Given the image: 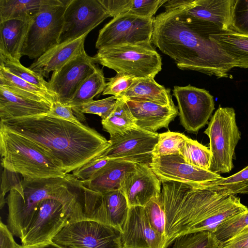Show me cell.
<instances>
[{
	"label": "cell",
	"instance_id": "1",
	"mask_svg": "<svg viewBox=\"0 0 248 248\" xmlns=\"http://www.w3.org/2000/svg\"><path fill=\"white\" fill-rule=\"evenodd\" d=\"M217 33L203 20L175 9L154 18L152 43L180 69L228 78L236 64L210 39V35Z\"/></svg>",
	"mask_w": 248,
	"mask_h": 248
},
{
	"label": "cell",
	"instance_id": "2",
	"mask_svg": "<svg viewBox=\"0 0 248 248\" xmlns=\"http://www.w3.org/2000/svg\"><path fill=\"white\" fill-rule=\"evenodd\" d=\"M0 123L46 151L66 174L99 157L111 144L93 128L46 115Z\"/></svg>",
	"mask_w": 248,
	"mask_h": 248
},
{
	"label": "cell",
	"instance_id": "3",
	"mask_svg": "<svg viewBox=\"0 0 248 248\" xmlns=\"http://www.w3.org/2000/svg\"><path fill=\"white\" fill-rule=\"evenodd\" d=\"M238 194H248V181L217 186L161 182L159 199L165 215L166 248L178 237L189 233L221 200Z\"/></svg>",
	"mask_w": 248,
	"mask_h": 248
},
{
	"label": "cell",
	"instance_id": "4",
	"mask_svg": "<svg viewBox=\"0 0 248 248\" xmlns=\"http://www.w3.org/2000/svg\"><path fill=\"white\" fill-rule=\"evenodd\" d=\"M22 196L16 190H12L6 198L8 207L7 226L13 235L20 239L43 201L58 200L70 213L78 198V188L70 174L64 178L31 180L22 178Z\"/></svg>",
	"mask_w": 248,
	"mask_h": 248
},
{
	"label": "cell",
	"instance_id": "5",
	"mask_svg": "<svg viewBox=\"0 0 248 248\" xmlns=\"http://www.w3.org/2000/svg\"><path fill=\"white\" fill-rule=\"evenodd\" d=\"M0 154L3 169L19 174L24 180L64 178L69 174L37 144L1 123Z\"/></svg>",
	"mask_w": 248,
	"mask_h": 248
},
{
	"label": "cell",
	"instance_id": "6",
	"mask_svg": "<svg viewBox=\"0 0 248 248\" xmlns=\"http://www.w3.org/2000/svg\"><path fill=\"white\" fill-rule=\"evenodd\" d=\"M78 198L70 213L72 222L91 220L123 231L126 222L129 205L121 190L101 194L80 185Z\"/></svg>",
	"mask_w": 248,
	"mask_h": 248
},
{
	"label": "cell",
	"instance_id": "7",
	"mask_svg": "<svg viewBox=\"0 0 248 248\" xmlns=\"http://www.w3.org/2000/svg\"><path fill=\"white\" fill-rule=\"evenodd\" d=\"M95 63L136 78H152L162 69L160 55L151 44L123 45L98 49Z\"/></svg>",
	"mask_w": 248,
	"mask_h": 248
},
{
	"label": "cell",
	"instance_id": "8",
	"mask_svg": "<svg viewBox=\"0 0 248 248\" xmlns=\"http://www.w3.org/2000/svg\"><path fill=\"white\" fill-rule=\"evenodd\" d=\"M209 139L211 153L209 170L216 173L230 172L233 168L235 148L241 139L232 108L219 107L204 131Z\"/></svg>",
	"mask_w": 248,
	"mask_h": 248
},
{
	"label": "cell",
	"instance_id": "9",
	"mask_svg": "<svg viewBox=\"0 0 248 248\" xmlns=\"http://www.w3.org/2000/svg\"><path fill=\"white\" fill-rule=\"evenodd\" d=\"M69 0H47L31 18L21 56L37 59L59 44Z\"/></svg>",
	"mask_w": 248,
	"mask_h": 248
},
{
	"label": "cell",
	"instance_id": "10",
	"mask_svg": "<svg viewBox=\"0 0 248 248\" xmlns=\"http://www.w3.org/2000/svg\"><path fill=\"white\" fill-rule=\"evenodd\" d=\"M52 241L61 248H123L121 232L91 220L69 222Z\"/></svg>",
	"mask_w": 248,
	"mask_h": 248
},
{
	"label": "cell",
	"instance_id": "11",
	"mask_svg": "<svg viewBox=\"0 0 248 248\" xmlns=\"http://www.w3.org/2000/svg\"><path fill=\"white\" fill-rule=\"evenodd\" d=\"M154 18L130 14L113 18L99 31L95 47L99 49L123 45L151 44Z\"/></svg>",
	"mask_w": 248,
	"mask_h": 248
},
{
	"label": "cell",
	"instance_id": "12",
	"mask_svg": "<svg viewBox=\"0 0 248 248\" xmlns=\"http://www.w3.org/2000/svg\"><path fill=\"white\" fill-rule=\"evenodd\" d=\"M69 222L70 211L61 202L53 199L44 200L24 230L21 245L33 246L50 242Z\"/></svg>",
	"mask_w": 248,
	"mask_h": 248
},
{
	"label": "cell",
	"instance_id": "13",
	"mask_svg": "<svg viewBox=\"0 0 248 248\" xmlns=\"http://www.w3.org/2000/svg\"><path fill=\"white\" fill-rule=\"evenodd\" d=\"M173 95L178 104L181 124L188 132L197 133L207 124L215 109L213 96L204 89L175 86Z\"/></svg>",
	"mask_w": 248,
	"mask_h": 248
},
{
	"label": "cell",
	"instance_id": "14",
	"mask_svg": "<svg viewBox=\"0 0 248 248\" xmlns=\"http://www.w3.org/2000/svg\"><path fill=\"white\" fill-rule=\"evenodd\" d=\"M158 138L157 133L139 127L132 129L123 135L110 137V145L100 156L150 166Z\"/></svg>",
	"mask_w": 248,
	"mask_h": 248
},
{
	"label": "cell",
	"instance_id": "15",
	"mask_svg": "<svg viewBox=\"0 0 248 248\" xmlns=\"http://www.w3.org/2000/svg\"><path fill=\"white\" fill-rule=\"evenodd\" d=\"M108 17V14L99 0H69L59 44L89 33Z\"/></svg>",
	"mask_w": 248,
	"mask_h": 248
},
{
	"label": "cell",
	"instance_id": "16",
	"mask_svg": "<svg viewBox=\"0 0 248 248\" xmlns=\"http://www.w3.org/2000/svg\"><path fill=\"white\" fill-rule=\"evenodd\" d=\"M235 0H167L165 11L179 9L209 24L220 33L232 31Z\"/></svg>",
	"mask_w": 248,
	"mask_h": 248
},
{
	"label": "cell",
	"instance_id": "17",
	"mask_svg": "<svg viewBox=\"0 0 248 248\" xmlns=\"http://www.w3.org/2000/svg\"><path fill=\"white\" fill-rule=\"evenodd\" d=\"M84 49L79 54L52 73L48 81L57 100L66 104L83 81L98 68Z\"/></svg>",
	"mask_w": 248,
	"mask_h": 248
},
{
	"label": "cell",
	"instance_id": "18",
	"mask_svg": "<svg viewBox=\"0 0 248 248\" xmlns=\"http://www.w3.org/2000/svg\"><path fill=\"white\" fill-rule=\"evenodd\" d=\"M150 166L161 182L201 183L223 178L189 164L179 154L153 158Z\"/></svg>",
	"mask_w": 248,
	"mask_h": 248
},
{
	"label": "cell",
	"instance_id": "19",
	"mask_svg": "<svg viewBox=\"0 0 248 248\" xmlns=\"http://www.w3.org/2000/svg\"><path fill=\"white\" fill-rule=\"evenodd\" d=\"M121 242L123 248H166L165 237L151 226L139 206H130Z\"/></svg>",
	"mask_w": 248,
	"mask_h": 248
},
{
	"label": "cell",
	"instance_id": "20",
	"mask_svg": "<svg viewBox=\"0 0 248 248\" xmlns=\"http://www.w3.org/2000/svg\"><path fill=\"white\" fill-rule=\"evenodd\" d=\"M120 190L129 206L144 207L152 199L160 197L161 182L150 166L137 163L136 169L122 182Z\"/></svg>",
	"mask_w": 248,
	"mask_h": 248
},
{
	"label": "cell",
	"instance_id": "21",
	"mask_svg": "<svg viewBox=\"0 0 248 248\" xmlns=\"http://www.w3.org/2000/svg\"><path fill=\"white\" fill-rule=\"evenodd\" d=\"M123 99L135 118L137 126L147 131L155 133L160 128H167L179 114L178 109L174 105L163 106L150 102Z\"/></svg>",
	"mask_w": 248,
	"mask_h": 248
},
{
	"label": "cell",
	"instance_id": "22",
	"mask_svg": "<svg viewBox=\"0 0 248 248\" xmlns=\"http://www.w3.org/2000/svg\"><path fill=\"white\" fill-rule=\"evenodd\" d=\"M52 105L23 97L0 85V121L46 115Z\"/></svg>",
	"mask_w": 248,
	"mask_h": 248
},
{
	"label": "cell",
	"instance_id": "23",
	"mask_svg": "<svg viewBox=\"0 0 248 248\" xmlns=\"http://www.w3.org/2000/svg\"><path fill=\"white\" fill-rule=\"evenodd\" d=\"M88 33L57 44L37 59L29 68L48 78L50 72L58 70L85 49L84 42Z\"/></svg>",
	"mask_w": 248,
	"mask_h": 248
},
{
	"label": "cell",
	"instance_id": "24",
	"mask_svg": "<svg viewBox=\"0 0 248 248\" xmlns=\"http://www.w3.org/2000/svg\"><path fill=\"white\" fill-rule=\"evenodd\" d=\"M137 163L118 159L109 161L91 178L77 180L78 184L88 189L103 194L112 190H120L126 176L136 169Z\"/></svg>",
	"mask_w": 248,
	"mask_h": 248
},
{
	"label": "cell",
	"instance_id": "25",
	"mask_svg": "<svg viewBox=\"0 0 248 248\" xmlns=\"http://www.w3.org/2000/svg\"><path fill=\"white\" fill-rule=\"evenodd\" d=\"M31 19H12L0 22V54L20 60Z\"/></svg>",
	"mask_w": 248,
	"mask_h": 248
},
{
	"label": "cell",
	"instance_id": "26",
	"mask_svg": "<svg viewBox=\"0 0 248 248\" xmlns=\"http://www.w3.org/2000/svg\"><path fill=\"white\" fill-rule=\"evenodd\" d=\"M119 97L163 106L173 105L170 90L152 78H135L130 87Z\"/></svg>",
	"mask_w": 248,
	"mask_h": 248
},
{
	"label": "cell",
	"instance_id": "27",
	"mask_svg": "<svg viewBox=\"0 0 248 248\" xmlns=\"http://www.w3.org/2000/svg\"><path fill=\"white\" fill-rule=\"evenodd\" d=\"M248 208L241 203L239 197L230 195L216 205L208 215L192 229L189 233L202 231L214 233L221 223Z\"/></svg>",
	"mask_w": 248,
	"mask_h": 248
},
{
	"label": "cell",
	"instance_id": "28",
	"mask_svg": "<svg viewBox=\"0 0 248 248\" xmlns=\"http://www.w3.org/2000/svg\"><path fill=\"white\" fill-rule=\"evenodd\" d=\"M109 17L130 14L152 18L160 7L167 0H99Z\"/></svg>",
	"mask_w": 248,
	"mask_h": 248
},
{
	"label": "cell",
	"instance_id": "29",
	"mask_svg": "<svg viewBox=\"0 0 248 248\" xmlns=\"http://www.w3.org/2000/svg\"><path fill=\"white\" fill-rule=\"evenodd\" d=\"M210 39L233 60L236 67L248 68V37L232 32L210 35Z\"/></svg>",
	"mask_w": 248,
	"mask_h": 248
},
{
	"label": "cell",
	"instance_id": "30",
	"mask_svg": "<svg viewBox=\"0 0 248 248\" xmlns=\"http://www.w3.org/2000/svg\"><path fill=\"white\" fill-rule=\"evenodd\" d=\"M0 85L23 97L47 102L51 105L57 101V98L48 92L15 76L0 65Z\"/></svg>",
	"mask_w": 248,
	"mask_h": 248
},
{
	"label": "cell",
	"instance_id": "31",
	"mask_svg": "<svg viewBox=\"0 0 248 248\" xmlns=\"http://www.w3.org/2000/svg\"><path fill=\"white\" fill-rule=\"evenodd\" d=\"M101 124L103 129L109 134L110 137L123 135L138 127L135 118L122 97L117 98L114 110L107 118L101 120Z\"/></svg>",
	"mask_w": 248,
	"mask_h": 248
},
{
	"label": "cell",
	"instance_id": "32",
	"mask_svg": "<svg viewBox=\"0 0 248 248\" xmlns=\"http://www.w3.org/2000/svg\"><path fill=\"white\" fill-rule=\"evenodd\" d=\"M106 83L103 70L98 68L83 81L66 105L76 111L80 106L92 101L96 95L102 93Z\"/></svg>",
	"mask_w": 248,
	"mask_h": 248
},
{
	"label": "cell",
	"instance_id": "33",
	"mask_svg": "<svg viewBox=\"0 0 248 248\" xmlns=\"http://www.w3.org/2000/svg\"><path fill=\"white\" fill-rule=\"evenodd\" d=\"M47 0H0V22L12 19H31Z\"/></svg>",
	"mask_w": 248,
	"mask_h": 248
},
{
	"label": "cell",
	"instance_id": "34",
	"mask_svg": "<svg viewBox=\"0 0 248 248\" xmlns=\"http://www.w3.org/2000/svg\"><path fill=\"white\" fill-rule=\"evenodd\" d=\"M0 65L15 76L48 92L57 99L56 95L51 91L48 82H46L39 74L23 66L20 60L0 54Z\"/></svg>",
	"mask_w": 248,
	"mask_h": 248
},
{
	"label": "cell",
	"instance_id": "35",
	"mask_svg": "<svg viewBox=\"0 0 248 248\" xmlns=\"http://www.w3.org/2000/svg\"><path fill=\"white\" fill-rule=\"evenodd\" d=\"M179 154L189 164L209 170L211 161L210 149L197 140L188 138L182 143Z\"/></svg>",
	"mask_w": 248,
	"mask_h": 248
},
{
	"label": "cell",
	"instance_id": "36",
	"mask_svg": "<svg viewBox=\"0 0 248 248\" xmlns=\"http://www.w3.org/2000/svg\"><path fill=\"white\" fill-rule=\"evenodd\" d=\"M172 248H220L214 233L202 231L181 235L175 239Z\"/></svg>",
	"mask_w": 248,
	"mask_h": 248
},
{
	"label": "cell",
	"instance_id": "37",
	"mask_svg": "<svg viewBox=\"0 0 248 248\" xmlns=\"http://www.w3.org/2000/svg\"><path fill=\"white\" fill-rule=\"evenodd\" d=\"M248 227V208L221 223L214 232L220 246Z\"/></svg>",
	"mask_w": 248,
	"mask_h": 248
},
{
	"label": "cell",
	"instance_id": "38",
	"mask_svg": "<svg viewBox=\"0 0 248 248\" xmlns=\"http://www.w3.org/2000/svg\"><path fill=\"white\" fill-rule=\"evenodd\" d=\"M188 138L179 132L168 131L159 134L152 153L153 158L179 154L182 143Z\"/></svg>",
	"mask_w": 248,
	"mask_h": 248
},
{
	"label": "cell",
	"instance_id": "39",
	"mask_svg": "<svg viewBox=\"0 0 248 248\" xmlns=\"http://www.w3.org/2000/svg\"><path fill=\"white\" fill-rule=\"evenodd\" d=\"M117 97L111 96L98 100H92L80 106L74 112L78 119H84L83 114H93L99 116L102 120L107 118L113 111L117 103Z\"/></svg>",
	"mask_w": 248,
	"mask_h": 248
},
{
	"label": "cell",
	"instance_id": "40",
	"mask_svg": "<svg viewBox=\"0 0 248 248\" xmlns=\"http://www.w3.org/2000/svg\"><path fill=\"white\" fill-rule=\"evenodd\" d=\"M143 208L151 226L165 237V215L159 197L152 199Z\"/></svg>",
	"mask_w": 248,
	"mask_h": 248
},
{
	"label": "cell",
	"instance_id": "41",
	"mask_svg": "<svg viewBox=\"0 0 248 248\" xmlns=\"http://www.w3.org/2000/svg\"><path fill=\"white\" fill-rule=\"evenodd\" d=\"M232 32L248 36V0H235Z\"/></svg>",
	"mask_w": 248,
	"mask_h": 248
},
{
	"label": "cell",
	"instance_id": "42",
	"mask_svg": "<svg viewBox=\"0 0 248 248\" xmlns=\"http://www.w3.org/2000/svg\"><path fill=\"white\" fill-rule=\"evenodd\" d=\"M135 78L125 73H117L115 76L108 79L102 94L118 98L130 87Z\"/></svg>",
	"mask_w": 248,
	"mask_h": 248
},
{
	"label": "cell",
	"instance_id": "43",
	"mask_svg": "<svg viewBox=\"0 0 248 248\" xmlns=\"http://www.w3.org/2000/svg\"><path fill=\"white\" fill-rule=\"evenodd\" d=\"M19 174L15 173L4 169L1 176V193L0 196V207L2 209L6 203L4 197L7 192L16 190L22 196L23 186L22 177Z\"/></svg>",
	"mask_w": 248,
	"mask_h": 248
},
{
	"label": "cell",
	"instance_id": "44",
	"mask_svg": "<svg viewBox=\"0 0 248 248\" xmlns=\"http://www.w3.org/2000/svg\"><path fill=\"white\" fill-rule=\"evenodd\" d=\"M110 159L99 156L73 171L71 175L77 180H87L105 166Z\"/></svg>",
	"mask_w": 248,
	"mask_h": 248
},
{
	"label": "cell",
	"instance_id": "45",
	"mask_svg": "<svg viewBox=\"0 0 248 248\" xmlns=\"http://www.w3.org/2000/svg\"><path fill=\"white\" fill-rule=\"evenodd\" d=\"M49 117L65 120L78 125L83 124L74 113L72 108L57 100L46 114Z\"/></svg>",
	"mask_w": 248,
	"mask_h": 248
},
{
	"label": "cell",
	"instance_id": "46",
	"mask_svg": "<svg viewBox=\"0 0 248 248\" xmlns=\"http://www.w3.org/2000/svg\"><path fill=\"white\" fill-rule=\"evenodd\" d=\"M248 181V166L242 170L227 178L202 183L207 186H217L222 185L234 184Z\"/></svg>",
	"mask_w": 248,
	"mask_h": 248
},
{
	"label": "cell",
	"instance_id": "47",
	"mask_svg": "<svg viewBox=\"0 0 248 248\" xmlns=\"http://www.w3.org/2000/svg\"><path fill=\"white\" fill-rule=\"evenodd\" d=\"M17 244L7 225L0 221V248H17Z\"/></svg>",
	"mask_w": 248,
	"mask_h": 248
},
{
	"label": "cell",
	"instance_id": "48",
	"mask_svg": "<svg viewBox=\"0 0 248 248\" xmlns=\"http://www.w3.org/2000/svg\"><path fill=\"white\" fill-rule=\"evenodd\" d=\"M220 248H248V231L240 233Z\"/></svg>",
	"mask_w": 248,
	"mask_h": 248
},
{
	"label": "cell",
	"instance_id": "49",
	"mask_svg": "<svg viewBox=\"0 0 248 248\" xmlns=\"http://www.w3.org/2000/svg\"><path fill=\"white\" fill-rule=\"evenodd\" d=\"M17 248H61L60 247L54 243L52 241L50 242L33 246H23L18 245Z\"/></svg>",
	"mask_w": 248,
	"mask_h": 248
},
{
	"label": "cell",
	"instance_id": "50",
	"mask_svg": "<svg viewBox=\"0 0 248 248\" xmlns=\"http://www.w3.org/2000/svg\"><path fill=\"white\" fill-rule=\"evenodd\" d=\"M248 231V227L247 228H246V229H245L243 231H242L241 232H246V231ZM240 232V233H241Z\"/></svg>",
	"mask_w": 248,
	"mask_h": 248
},
{
	"label": "cell",
	"instance_id": "51",
	"mask_svg": "<svg viewBox=\"0 0 248 248\" xmlns=\"http://www.w3.org/2000/svg\"><path fill=\"white\" fill-rule=\"evenodd\" d=\"M247 37H248V36H247Z\"/></svg>",
	"mask_w": 248,
	"mask_h": 248
}]
</instances>
